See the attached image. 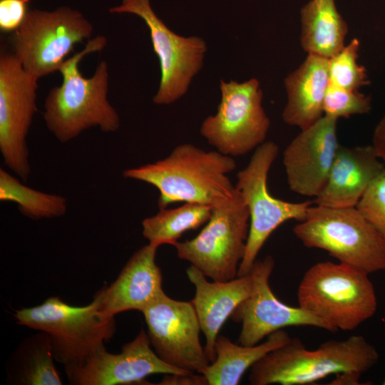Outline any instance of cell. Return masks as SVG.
<instances>
[{"mask_svg": "<svg viewBox=\"0 0 385 385\" xmlns=\"http://www.w3.org/2000/svg\"><path fill=\"white\" fill-rule=\"evenodd\" d=\"M106 44L104 36L91 38L82 51L68 58L58 70L63 81L48 92L43 118L48 130L61 143H67L93 127L104 133H113L120 128L119 115L108 100L107 62L101 61L88 78L79 69L84 56L101 51Z\"/></svg>", "mask_w": 385, "mask_h": 385, "instance_id": "cell-1", "label": "cell"}, {"mask_svg": "<svg viewBox=\"0 0 385 385\" xmlns=\"http://www.w3.org/2000/svg\"><path fill=\"white\" fill-rule=\"evenodd\" d=\"M235 168L232 156L185 143L176 146L162 160L125 170L123 176L155 187L160 192L159 209L178 202L215 207L237 195L228 177Z\"/></svg>", "mask_w": 385, "mask_h": 385, "instance_id": "cell-2", "label": "cell"}, {"mask_svg": "<svg viewBox=\"0 0 385 385\" xmlns=\"http://www.w3.org/2000/svg\"><path fill=\"white\" fill-rule=\"evenodd\" d=\"M376 347L363 336L329 340L309 350L297 337L266 354L251 368L252 385H304L329 375L355 371L364 374L378 362Z\"/></svg>", "mask_w": 385, "mask_h": 385, "instance_id": "cell-3", "label": "cell"}, {"mask_svg": "<svg viewBox=\"0 0 385 385\" xmlns=\"http://www.w3.org/2000/svg\"><path fill=\"white\" fill-rule=\"evenodd\" d=\"M297 299L299 307L326 322L332 332L355 329L375 314L378 305L369 274L329 261L306 271Z\"/></svg>", "mask_w": 385, "mask_h": 385, "instance_id": "cell-4", "label": "cell"}, {"mask_svg": "<svg viewBox=\"0 0 385 385\" xmlns=\"http://www.w3.org/2000/svg\"><path fill=\"white\" fill-rule=\"evenodd\" d=\"M293 233L306 247L323 250L339 262L369 274L385 271V240L356 207L311 205Z\"/></svg>", "mask_w": 385, "mask_h": 385, "instance_id": "cell-5", "label": "cell"}, {"mask_svg": "<svg viewBox=\"0 0 385 385\" xmlns=\"http://www.w3.org/2000/svg\"><path fill=\"white\" fill-rule=\"evenodd\" d=\"M14 317L19 324L47 333L55 360L64 366L86 361L106 347L116 330L114 317L101 314L94 297L83 307L51 297L39 305L16 310Z\"/></svg>", "mask_w": 385, "mask_h": 385, "instance_id": "cell-6", "label": "cell"}, {"mask_svg": "<svg viewBox=\"0 0 385 385\" xmlns=\"http://www.w3.org/2000/svg\"><path fill=\"white\" fill-rule=\"evenodd\" d=\"M93 31L86 17L68 6L32 9L11 34L10 43L24 69L38 79L58 71L75 45L90 40Z\"/></svg>", "mask_w": 385, "mask_h": 385, "instance_id": "cell-7", "label": "cell"}, {"mask_svg": "<svg viewBox=\"0 0 385 385\" xmlns=\"http://www.w3.org/2000/svg\"><path fill=\"white\" fill-rule=\"evenodd\" d=\"M279 153L273 141H265L255 150L247 165L237 175L235 188L250 213L249 233L237 277L250 273L257 255L270 235L282 223L304 220L312 201L290 202L273 197L267 188L270 169Z\"/></svg>", "mask_w": 385, "mask_h": 385, "instance_id": "cell-8", "label": "cell"}, {"mask_svg": "<svg viewBox=\"0 0 385 385\" xmlns=\"http://www.w3.org/2000/svg\"><path fill=\"white\" fill-rule=\"evenodd\" d=\"M249 227L250 213L238 191L233 200L212 208L206 225L195 237L178 241L173 246L180 259L190 262L206 277L227 282L237 277Z\"/></svg>", "mask_w": 385, "mask_h": 385, "instance_id": "cell-9", "label": "cell"}, {"mask_svg": "<svg viewBox=\"0 0 385 385\" xmlns=\"http://www.w3.org/2000/svg\"><path fill=\"white\" fill-rule=\"evenodd\" d=\"M220 88L217 111L203 120L200 133L225 155H246L265 142L270 126L260 82L256 78L242 83L220 80Z\"/></svg>", "mask_w": 385, "mask_h": 385, "instance_id": "cell-10", "label": "cell"}, {"mask_svg": "<svg viewBox=\"0 0 385 385\" xmlns=\"http://www.w3.org/2000/svg\"><path fill=\"white\" fill-rule=\"evenodd\" d=\"M109 12L136 15L149 29L161 72L153 103L168 105L183 96L203 66L205 41L199 36L184 37L174 33L155 13L150 0H122L120 4L111 7Z\"/></svg>", "mask_w": 385, "mask_h": 385, "instance_id": "cell-11", "label": "cell"}, {"mask_svg": "<svg viewBox=\"0 0 385 385\" xmlns=\"http://www.w3.org/2000/svg\"><path fill=\"white\" fill-rule=\"evenodd\" d=\"M38 78L13 54L0 52V152L4 164L24 182L31 173L27 135L37 111Z\"/></svg>", "mask_w": 385, "mask_h": 385, "instance_id": "cell-12", "label": "cell"}, {"mask_svg": "<svg viewBox=\"0 0 385 385\" xmlns=\"http://www.w3.org/2000/svg\"><path fill=\"white\" fill-rule=\"evenodd\" d=\"M141 312L157 355L170 366L201 374L210 362L200 341L201 327L192 302L163 292Z\"/></svg>", "mask_w": 385, "mask_h": 385, "instance_id": "cell-13", "label": "cell"}, {"mask_svg": "<svg viewBox=\"0 0 385 385\" xmlns=\"http://www.w3.org/2000/svg\"><path fill=\"white\" fill-rule=\"evenodd\" d=\"M274 267L273 257L267 255L262 260H256L250 272L252 291L230 317L242 324L240 344H257L265 337L287 327L309 326L332 332L322 319L300 307L288 306L277 298L269 283Z\"/></svg>", "mask_w": 385, "mask_h": 385, "instance_id": "cell-14", "label": "cell"}, {"mask_svg": "<svg viewBox=\"0 0 385 385\" xmlns=\"http://www.w3.org/2000/svg\"><path fill=\"white\" fill-rule=\"evenodd\" d=\"M64 369L73 385L150 384L145 378L151 374L190 373L164 362L151 349L148 335L143 329L123 346L120 353H110L104 347L84 362L64 366Z\"/></svg>", "mask_w": 385, "mask_h": 385, "instance_id": "cell-15", "label": "cell"}, {"mask_svg": "<svg viewBox=\"0 0 385 385\" xmlns=\"http://www.w3.org/2000/svg\"><path fill=\"white\" fill-rule=\"evenodd\" d=\"M338 119L323 115L301 130L283 153V165L291 190L316 197L324 188L339 147Z\"/></svg>", "mask_w": 385, "mask_h": 385, "instance_id": "cell-16", "label": "cell"}, {"mask_svg": "<svg viewBox=\"0 0 385 385\" xmlns=\"http://www.w3.org/2000/svg\"><path fill=\"white\" fill-rule=\"evenodd\" d=\"M158 247L148 243L138 250L116 279L95 294L103 317L113 318L128 310L142 312L164 292L162 272L155 263Z\"/></svg>", "mask_w": 385, "mask_h": 385, "instance_id": "cell-17", "label": "cell"}, {"mask_svg": "<svg viewBox=\"0 0 385 385\" xmlns=\"http://www.w3.org/2000/svg\"><path fill=\"white\" fill-rule=\"evenodd\" d=\"M384 170L385 165L372 145H339L327 181L314 202L332 207H356Z\"/></svg>", "mask_w": 385, "mask_h": 385, "instance_id": "cell-18", "label": "cell"}, {"mask_svg": "<svg viewBox=\"0 0 385 385\" xmlns=\"http://www.w3.org/2000/svg\"><path fill=\"white\" fill-rule=\"evenodd\" d=\"M186 273L195 287L191 302L205 337V351L211 363L216 358L215 344L219 332L236 307L251 294L252 278L249 273L227 282H210L192 265Z\"/></svg>", "mask_w": 385, "mask_h": 385, "instance_id": "cell-19", "label": "cell"}, {"mask_svg": "<svg viewBox=\"0 0 385 385\" xmlns=\"http://www.w3.org/2000/svg\"><path fill=\"white\" fill-rule=\"evenodd\" d=\"M329 83L328 58L308 54L284 79L287 101L282 112L284 122L302 130L319 120Z\"/></svg>", "mask_w": 385, "mask_h": 385, "instance_id": "cell-20", "label": "cell"}, {"mask_svg": "<svg viewBox=\"0 0 385 385\" xmlns=\"http://www.w3.org/2000/svg\"><path fill=\"white\" fill-rule=\"evenodd\" d=\"M291 337L283 329L269 335L262 343L252 346L237 344L218 335L215 344V359L204 369L207 385H237L245 371L266 354L286 344Z\"/></svg>", "mask_w": 385, "mask_h": 385, "instance_id": "cell-21", "label": "cell"}, {"mask_svg": "<svg viewBox=\"0 0 385 385\" xmlns=\"http://www.w3.org/2000/svg\"><path fill=\"white\" fill-rule=\"evenodd\" d=\"M300 43L307 54L329 58L344 46L348 26L334 0H310L300 11Z\"/></svg>", "mask_w": 385, "mask_h": 385, "instance_id": "cell-22", "label": "cell"}, {"mask_svg": "<svg viewBox=\"0 0 385 385\" xmlns=\"http://www.w3.org/2000/svg\"><path fill=\"white\" fill-rule=\"evenodd\" d=\"M50 337L38 331L21 341L6 365L7 383L14 385H61L54 364Z\"/></svg>", "mask_w": 385, "mask_h": 385, "instance_id": "cell-23", "label": "cell"}, {"mask_svg": "<svg viewBox=\"0 0 385 385\" xmlns=\"http://www.w3.org/2000/svg\"><path fill=\"white\" fill-rule=\"evenodd\" d=\"M212 208L205 204L185 202L175 208L160 209L157 214L143 220V235L149 244L157 247L173 245L186 231L207 223Z\"/></svg>", "mask_w": 385, "mask_h": 385, "instance_id": "cell-24", "label": "cell"}, {"mask_svg": "<svg viewBox=\"0 0 385 385\" xmlns=\"http://www.w3.org/2000/svg\"><path fill=\"white\" fill-rule=\"evenodd\" d=\"M0 200L16 203L21 214L35 220L62 217L68 207L66 197L29 188L2 168Z\"/></svg>", "mask_w": 385, "mask_h": 385, "instance_id": "cell-25", "label": "cell"}, {"mask_svg": "<svg viewBox=\"0 0 385 385\" xmlns=\"http://www.w3.org/2000/svg\"><path fill=\"white\" fill-rule=\"evenodd\" d=\"M359 49L360 41L355 38L328 58L330 84L349 90L369 84L365 67L357 63Z\"/></svg>", "mask_w": 385, "mask_h": 385, "instance_id": "cell-26", "label": "cell"}, {"mask_svg": "<svg viewBox=\"0 0 385 385\" xmlns=\"http://www.w3.org/2000/svg\"><path fill=\"white\" fill-rule=\"evenodd\" d=\"M371 109L370 96L359 90H349L329 83L323 106L324 115L337 119L365 114Z\"/></svg>", "mask_w": 385, "mask_h": 385, "instance_id": "cell-27", "label": "cell"}, {"mask_svg": "<svg viewBox=\"0 0 385 385\" xmlns=\"http://www.w3.org/2000/svg\"><path fill=\"white\" fill-rule=\"evenodd\" d=\"M356 207L385 240V170L370 185Z\"/></svg>", "mask_w": 385, "mask_h": 385, "instance_id": "cell-28", "label": "cell"}, {"mask_svg": "<svg viewBox=\"0 0 385 385\" xmlns=\"http://www.w3.org/2000/svg\"><path fill=\"white\" fill-rule=\"evenodd\" d=\"M31 0H0V30L12 34L24 21Z\"/></svg>", "mask_w": 385, "mask_h": 385, "instance_id": "cell-29", "label": "cell"}, {"mask_svg": "<svg viewBox=\"0 0 385 385\" xmlns=\"http://www.w3.org/2000/svg\"><path fill=\"white\" fill-rule=\"evenodd\" d=\"M159 384L163 385H207L202 374L197 375L194 372L183 374H168Z\"/></svg>", "mask_w": 385, "mask_h": 385, "instance_id": "cell-30", "label": "cell"}, {"mask_svg": "<svg viewBox=\"0 0 385 385\" xmlns=\"http://www.w3.org/2000/svg\"><path fill=\"white\" fill-rule=\"evenodd\" d=\"M372 146L376 154L383 160L385 165V115L374 130Z\"/></svg>", "mask_w": 385, "mask_h": 385, "instance_id": "cell-31", "label": "cell"}, {"mask_svg": "<svg viewBox=\"0 0 385 385\" xmlns=\"http://www.w3.org/2000/svg\"><path fill=\"white\" fill-rule=\"evenodd\" d=\"M361 373L355 371H343L336 374L330 384L334 385H360Z\"/></svg>", "mask_w": 385, "mask_h": 385, "instance_id": "cell-32", "label": "cell"}, {"mask_svg": "<svg viewBox=\"0 0 385 385\" xmlns=\"http://www.w3.org/2000/svg\"><path fill=\"white\" fill-rule=\"evenodd\" d=\"M382 384H383V385H385V378H384V381H383V382H382Z\"/></svg>", "mask_w": 385, "mask_h": 385, "instance_id": "cell-33", "label": "cell"}]
</instances>
